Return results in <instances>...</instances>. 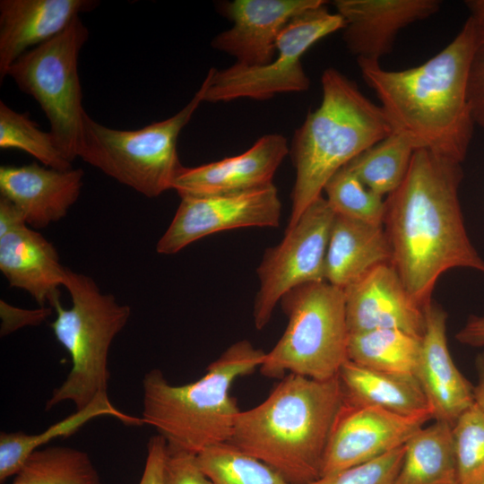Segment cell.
I'll list each match as a JSON object with an SVG mask.
<instances>
[{
	"label": "cell",
	"mask_w": 484,
	"mask_h": 484,
	"mask_svg": "<svg viewBox=\"0 0 484 484\" xmlns=\"http://www.w3.org/2000/svg\"><path fill=\"white\" fill-rule=\"evenodd\" d=\"M88 38V29L77 17L60 34L22 55L7 72L22 92L37 100L57 148L71 163L79 158L87 113L78 57Z\"/></svg>",
	"instance_id": "9c48e42d"
},
{
	"label": "cell",
	"mask_w": 484,
	"mask_h": 484,
	"mask_svg": "<svg viewBox=\"0 0 484 484\" xmlns=\"http://www.w3.org/2000/svg\"><path fill=\"white\" fill-rule=\"evenodd\" d=\"M53 312L51 307H40L36 309H23L13 307L4 300H0L1 336H5L28 325H39Z\"/></svg>",
	"instance_id": "d590c367"
},
{
	"label": "cell",
	"mask_w": 484,
	"mask_h": 484,
	"mask_svg": "<svg viewBox=\"0 0 484 484\" xmlns=\"http://www.w3.org/2000/svg\"><path fill=\"white\" fill-rule=\"evenodd\" d=\"M475 365L478 379L473 386L474 403L484 412V353L477 356Z\"/></svg>",
	"instance_id": "f35d334b"
},
{
	"label": "cell",
	"mask_w": 484,
	"mask_h": 484,
	"mask_svg": "<svg viewBox=\"0 0 484 484\" xmlns=\"http://www.w3.org/2000/svg\"><path fill=\"white\" fill-rule=\"evenodd\" d=\"M404 445L395 484H460L450 424L423 426Z\"/></svg>",
	"instance_id": "d4e9b609"
},
{
	"label": "cell",
	"mask_w": 484,
	"mask_h": 484,
	"mask_svg": "<svg viewBox=\"0 0 484 484\" xmlns=\"http://www.w3.org/2000/svg\"><path fill=\"white\" fill-rule=\"evenodd\" d=\"M321 84V103L308 112L289 149L296 178L286 229L322 196L334 173L393 132L381 107L336 68L323 72Z\"/></svg>",
	"instance_id": "277c9868"
},
{
	"label": "cell",
	"mask_w": 484,
	"mask_h": 484,
	"mask_svg": "<svg viewBox=\"0 0 484 484\" xmlns=\"http://www.w3.org/2000/svg\"><path fill=\"white\" fill-rule=\"evenodd\" d=\"M168 444L163 436L155 435L147 443V455L139 484H163Z\"/></svg>",
	"instance_id": "8d00e7d4"
},
{
	"label": "cell",
	"mask_w": 484,
	"mask_h": 484,
	"mask_svg": "<svg viewBox=\"0 0 484 484\" xmlns=\"http://www.w3.org/2000/svg\"><path fill=\"white\" fill-rule=\"evenodd\" d=\"M338 376L344 395L353 401L404 415L431 410L416 376L371 369L349 359Z\"/></svg>",
	"instance_id": "603a6c76"
},
{
	"label": "cell",
	"mask_w": 484,
	"mask_h": 484,
	"mask_svg": "<svg viewBox=\"0 0 484 484\" xmlns=\"http://www.w3.org/2000/svg\"><path fill=\"white\" fill-rule=\"evenodd\" d=\"M460 484L484 481V412L474 403L452 427Z\"/></svg>",
	"instance_id": "1f68e13d"
},
{
	"label": "cell",
	"mask_w": 484,
	"mask_h": 484,
	"mask_svg": "<svg viewBox=\"0 0 484 484\" xmlns=\"http://www.w3.org/2000/svg\"><path fill=\"white\" fill-rule=\"evenodd\" d=\"M198 461L212 484H291L229 442L205 449L198 454Z\"/></svg>",
	"instance_id": "f1b7e54d"
},
{
	"label": "cell",
	"mask_w": 484,
	"mask_h": 484,
	"mask_svg": "<svg viewBox=\"0 0 484 484\" xmlns=\"http://www.w3.org/2000/svg\"><path fill=\"white\" fill-rule=\"evenodd\" d=\"M481 484H484V481Z\"/></svg>",
	"instance_id": "ab89813d"
},
{
	"label": "cell",
	"mask_w": 484,
	"mask_h": 484,
	"mask_svg": "<svg viewBox=\"0 0 484 484\" xmlns=\"http://www.w3.org/2000/svg\"><path fill=\"white\" fill-rule=\"evenodd\" d=\"M97 5L92 0H1L0 82L22 55L60 34L81 13Z\"/></svg>",
	"instance_id": "ffe728a7"
},
{
	"label": "cell",
	"mask_w": 484,
	"mask_h": 484,
	"mask_svg": "<svg viewBox=\"0 0 484 484\" xmlns=\"http://www.w3.org/2000/svg\"><path fill=\"white\" fill-rule=\"evenodd\" d=\"M0 270L11 287L24 290L40 307L60 301L67 268L53 244L26 222L0 235Z\"/></svg>",
	"instance_id": "44dd1931"
},
{
	"label": "cell",
	"mask_w": 484,
	"mask_h": 484,
	"mask_svg": "<svg viewBox=\"0 0 484 484\" xmlns=\"http://www.w3.org/2000/svg\"><path fill=\"white\" fill-rule=\"evenodd\" d=\"M405 445L368 462L320 477L310 484H395Z\"/></svg>",
	"instance_id": "d6a6232c"
},
{
	"label": "cell",
	"mask_w": 484,
	"mask_h": 484,
	"mask_svg": "<svg viewBox=\"0 0 484 484\" xmlns=\"http://www.w3.org/2000/svg\"><path fill=\"white\" fill-rule=\"evenodd\" d=\"M462 176L460 162L419 149L404 180L385 200L391 264L424 309L446 271L469 268L484 273V260L469 238L461 210Z\"/></svg>",
	"instance_id": "6da1fadb"
},
{
	"label": "cell",
	"mask_w": 484,
	"mask_h": 484,
	"mask_svg": "<svg viewBox=\"0 0 484 484\" xmlns=\"http://www.w3.org/2000/svg\"><path fill=\"white\" fill-rule=\"evenodd\" d=\"M415 151L407 137L393 131L347 166L367 188L384 197L402 183Z\"/></svg>",
	"instance_id": "4316f807"
},
{
	"label": "cell",
	"mask_w": 484,
	"mask_h": 484,
	"mask_svg": "<svg viewBox=\"0 0 484 484\" xmlns=\"http://www.w3.org/2000/svg\"><path fill=\"white\" fill-rule=\"evenodd\" d=\"M344 21L342 39L357 61L380 62L391 53L401 30L436 13L438 0H335Z\"/></svg>",
	"instance_id": "2e32d148"
},
{
	"label": "cell",
	"mask_w": 484,
	"mask_h": 484,
	"mask_svg": "<svg viewBox=\"0 0 484 484\" xmlns=\"http://www.w3.org/2000/svg\"><path fill=\"white\" fill-rule=\"evenodd\" d=\"M324 192L325 200L335 214L384 225V197L367 188L347 165L332 176Z\"/></svg>",
	"instance_id": "4dcf8cb0"
},
{
	"label": "cell",
	"mask_w": 484,
	"mask_h": 484,
	"mask_svg": "<svg viewBox=\"0 0 484 484\" xmlns=\"http://www.w3.org/2000/svg\"><path fill=\"white\" fill-rule=\"evenodd\" d=\"M0 148L24 151L46 167L72 169V163L61 153L50 132L40 130L28 113H19L3 101H0Z\"/></svg>",
	"instance_id": "f546056e"
},
{
	"label": "cell",
	"mask_w": 484,
	"mask_h": 484,
	"mask_svg": "<svg viewBox=\"0 0 484 484\" xmlns=\"http://www.w3.org/2000/svg\"><path fill=\"white\" fill-rule=\"evenodd\" d=\"M384 225L335 214L325 255V281L344 290L375 267L391 263Z\"/></svg>",
	"instance_id": "7402d4cb"
},
{
	"label": "cell",
	"mask_w": 484,
	"mask_h": 484,
	"mask_svg": "<svg viewBox=\"0 0 484 484\" xmlns=\"http://www.w3.org/2000/svg\"><path fill=\"white\" fill-rule=\"evenodd\" d=\"M324 0H232L219 4L232 26L217 34L212 48L226 53L245 66L264 65L274 58L276 43L288 22Z\"/></svg>",
	"instance_id": "5bb4252c"
},
{
	"label": "cell",
	"mask_w": 484,
	"mask_h": 484,
	"mask_svg": "<svg viewBox=\"0 0 484 484\" xmlns=\"http://www.w3.org/2000/svg\"><path fill=\"white\" fill-rule=\"evenodd\" d=\"M163 484H212L203 472L198 454L168 445Z\"/></svg>",
	"instance_id": "e575fe53"
},
{
	"label": "cell",
	"mask_w": 484,
	"mask_h": 484,
	"mask_svg": "<svg viewBox=\"0 0 484 484\" xmlns=\"http://www.w3.org/2000/svg\"><path fill=\"white\" fill-rule=\"evenodd\" d=\"M476 29L468 79V100L475 125L484 129V0L465 2Z\"/></svg>",
	"instance_id": "836d02e7"
},
{
	"label": "cell",
	"mask_w": 484,
	"mask_h": 484,
	"mask_svg": "<svg viewBox=\"0 0 484 484\" xmlns=\"http://www.w3.org/2000/svg\"><path fill=\"white\" fill-rule=\"evenodd\" d=\"M108 416L120 420L127 426H142V418L126 414L109 401L108 394L97 396L89 405L76 410L39 434L29 435L23 432H1L0 434V482L15 475L28 457L40 446L58 437H68L90 420Z\"/></svg>",
	"instance_id": "cb8c5ba5"
},
{
	"label": "cell",
	"mask_w": 484,
	"mask_h": 484,
	"mask_svg": "<svg viewBox=\"0 0 484 484\" xmlns=\"http://www.w3.org/2000/svg\"><path fill=\"white\" fill-rule=\"evenodd\" d=\"M281 203L272 183L253 189L181 197L156 251L173 255L206 236L234 229L280 225Z\"/></svg>",
	"instance_id": "7c38bea8"
},
{
	"label": "cell",
	"mask_w": 484,
	"mask_h": 484,
	"mask_svg": "<svg viewBox=\"0 0 484 484\" xmlns=\"http://www.w3.org/2000/svg\"><path fill=\"white\" fill-rule=\"evenodd\" d=\"M431 419V410L404 415L344 395L325 451L321 477L368 462L405 445Z\"/></svg>",
	"instance_id": "4fadbf2b"
},
{
	"label": "cell",
	"mask_w": 484,
	"mask_h": 484,
	"mask_svg": "<svg viewBox=\"0 0 484 484\" xmlns=\"http://www.w3.org/2000/svg\"><path fill=\"white\" fill-rule=\"evenodd\" d=\"M64 287L70 293L72 306L65 309L58 301L53 307L56 317L50 326L69 353L72 368L61 385L54 389L46 411L64 402H72L76 410H81L97 396L107 394L108 350L131 315L129 306L119 304L111 294L102 293L83 273L67 268Z\"/></svg>",
	"instance_id": "8992f818"
},
{
	"label": "cell",
	"mask_w": 484,
	"mask_h": 484,
	"mask_svg": "<svg viewBox=\"0 0 484 484\" xmlns=\"http://www.w3.org/2000/svg\"><path fill=\"white\" fill-rule=\"evenodd\" d=\"M334 216L325 198L320 196L285 230L277 246L265 250L256 270L260 285L253 318L257 330L267 325L288 291L305 283L325 281V255Z\"/></svg>",
	"instance_id": "8fae6325"
},
{
	"label": "cell",
	"mask_w": 484,
	"mask_h": 484,
	"mask_svg": "<svg viewBox=\"0 0 484 484\" xmlns=\"http://www.w3.org/2000/svg\"><path fill=\"white\" fill-rule=\"evenodd\" d=\"M287 327L259 367L267 377L296 374L317 380L338 376L348 359L345 294L327 281L299 285L280 300Z\"/></svg>",
	"instance_id": "52a82bcc"
},
{
	"label": "cell",
	"mask_w": 484,
	"mask_h": 484,
	"mask_svg": "<svg viewBox=\"0 0 484 484\" xmlns=\"http://www.w3.org/2000/svg\"><path fill=\"white\" fill-rule=\"evenodd\" d=\"M343 290L350 334L399 329L422 338L425 309L409 295L391 263L375 267Z\"/></svg>",
	"instance_id": "9a60e30c"
},
{
	"label": "cell",
	"mask_w": 484,
	"mask_h": 484,
	"mask_svg": "<svg viewBox=\"0 0 484 484\" xmlns=\"http://www.w3.org/2000/svg\"><path fill=\"white\" fill-rule=\"evenodd\" d=\"M421 339L399 329L350 333L348 359L371 369L416 376Z\"/></svg>",
	"instance_id": "484cf974"
},
{
	"label": "cell",
	"mask_w": 484,
	"mask_h": 484,
	"mask_svg": "<svg viewBox=\"0 0 484 484\" xmlns=\"http://www.w3.org/2000/svg\"><path fill=\"white\" fill-rule=\"evenodd\" d=\"M12 484H102L89 454L77 448L49 446L34 451Z\"/></svg>",
	"instance_id": "83f0119b"
},
{
	"label": "cell",
	"mask_w": 484,
	"mask_h": 484,
	"mask_svg": "<svg viewBox=\"0 0 484 484\" xmlns=\"http://www.w3.org/2000/svg\"><path fill=\"white\" fill-rule=\"evenodd\" d=\"M456 340L471 347L484 346V315H471L455 334Z\"/></svg>",
	"instance_id": "74e56055"
},
{
	"label": "cell",
	"mask_w": 484,
	"mask_h": 484,
	"mask_svg": "<svg viewBox=\"0 0 484 484\" xmlns=\"http://www.w3.org/2000/svg\"><path fill=\"white\" fill-rule=\"evenodd\" d=\"M82 169H56L37 163L1 166V196L12 202L32 229L63 219L82 186Z\"/></svg>",
	"instance_id": "d6986e66"
},
{
	"label": "cell",
	"mask_w": 484,
	"mask_h": 484,
	"mask_svg": "<svg viewBox=\"0 0 484 484\" xmlns=\"http://www.w3.org/2000/svg\"><path fill=\"white\" fill-rule=\"evenodd\" d=\"M265 351L247 340L228 347L199 379L170 384L160 369L143 379V423L163 436L169 447L199 454L229 442L240 412L230 395L233 383L259 369Z\"/></svg>",
	"instance_id": "5b68a950"
},
{
	"label": "cell",
	"mask_w": 484,
	"mask_h": 484,
	"mask_svg": "<svg viewBox=\"0 0 484 484\" xmlns=\"http://www.w3.org/2000/svg\"><path fill=\"white\" fill-rule=\"evenodd\" d=\"M287 139L280 134L260 137L238 155L197 167L182 166L172 189L180 197L238 192L272 183V178L289 154Z\"/></svg>",
	"instance_id": "e0dca14e"
},
{
	"label": "cell",
	"mask_w": 484,
	"mask_h": 484,
	"mask_svg": "<svg viewBox=\"0 0 484 484\" xmlns=\"http://www.w3.org/2000/svg\"><path fill=\"white\" fill-rule=\"evenodd\" d=\"M203 81L192 99L174 116L137 130H119L83 118L79 158L149 198L172 189L182 165L177 139L204 101Z\"/></svg>",
	"instance_id": "ba28073f"
},
{
	"label": "cell",
	"mask_w": 484,
	"mask_h": 484,
	"mask_svg": "<svg viewBox=\"0 0 484 484\" xmlns=\"http://www.w3.org/2000/svg\"><path fill=\"white\" fill-rule=\"evenodd\" d=\"M476 29L469 15L454 39L425 63L391 71L380 62L358 61L393 131L416 150L425 149L462 163L475 123L468 100V79Z\"/></svg>",
	"instance_id": "7a4b0ae2"
},
{
	"label": "cell",
	"mask_w": 484,
	"mask_h": 484,
	"mask_svg": "<svg viewBox=\"0 0 484 484\" xmlns=\"http://www.w3.org/2000/svg\"><path fill=\"white\" fill-rule=\"evenodd\" d=\"M343 397L338 376L287 374L261 403L240 411L229 442L291 484H310L321 477Z\"/></svg>",
	"instance_id": "3957f363"
},
{
	"label": "cell",
	"mask_w": 484,
	"mask_h": 484,
	"mask_svg": "<svg viewBox=\"0 0 484 484\" xmlns=\"http://www.w3.org/2000/svg\"><path fill=\"white\" fill-rule=\"evenodd\" d=\"M325 4L298 14L288 22L277 39V52L270 63L211 68L204 79V101L244 98L264 100L280 93L307 91L310 80L303 68L302 56L315 43L344 27L343 19L328 11Z\"/></svg>",
	"instance_id": "30bf717a"
},
{
	"label": "cell",
	"mask_w": 484,
	"mask_h": 484,
	"mask_svg": "<svg viewBox=\"0 0 484 484\" xmlns=\"http://www.w3.org/2000/svg\"><path fill=\"white\" fill-rule=\"evenodd\" d=\"M426 328L416 377L432 411L433 419L452 427L474 404L473 386L456 367L447 346V315L430 303L425 308Z\"/></svg>",
	"instance_id": "ac0fdd59"
}]
</instances>
